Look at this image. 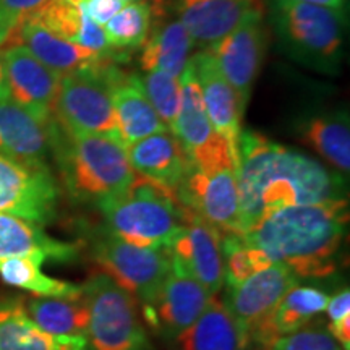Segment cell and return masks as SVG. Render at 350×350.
Listing matches in <instances>:
<instances>
[{
	"label": "cell",
	"mask_w": 350,
	"mask_h": 350,
	"mask_svg": "<svg viewBox=\"0 0 350 350\" xmlns=\"http://www.w3.org/2000/svg\"><path fill=\"white\" fill-rule=\"evenodd\" d=\"M237 187L243 234L284 208L347 198L342 174L250 130L240 135Z\"/></svg>",
	"instance_id": "obj_1"
},
{
	"label": "cell",
	"mask_w": 350,
	"mask_h": 350,
	"mask_svg": "<svg viewBox=\"0 0 350 350\" xmlns=\"http://www.w3.org/2000/svg\"><path fill=\"white\" fill-rule=\"evenodd\" d=\"M347 224L349 203L342 198L284 208L245 232L243 239L299 279H325L338 266Z\"/></svg>",
	"instance_id": "obj_2"
},
{
	"label": "cell",
	"mask_w": 350,
	"mask_h": 350,
	"mask_svg": "<svg viewBox=\"0 0 350 350\" xmlns=\"http://www.w3.org/2000/svg\"><path fill=\"white\" fill-rule=\"evenodd\" d=\"M52 154L68 196L80 204L116 198L137 177L124 143L112 135H73L54 120Z\"/></svg>",
	"instance_id": "obj_3"
},
{
	"label": "cell",
	"mask_w": 350,
	"mask_h": 350,
	"mask_svg": "<svg viewBox=\"0 0 350 350\" xmlns=\"http://www.w3.org/2000/svg\"><path fill=\"white\" fill-rule=\"evenodd\" d=\"M268 18L288 59L313 72L338 75L344 59L347 12L295 0H268Z\"/></svg>",
	"instance_id": "obj_4"
},
{
	"label": "cell",
	"mask_w": 350,
	"mask_h": 350,
	"mask_svg": "<svg viewBox=\"0 0 350 350\" xmlns=\"http://www.w3.org/2000/svg\"><path fill=\"white\" fill-rule=\"evenodd\" d=\"M96 208L104 230L137 247L165 248L183 226V209L177 200L142 177H135L124 193Z\"/></svg>",
	"instance_id": "obj_5"
},
{
	"label": "cell",
	"mask_w": 350,
	"mask_h": 350,
	"mask_svg": "<svg viewBox=\"0 0 350 350\" xmlns=\"http://www.w3.org/2000/svg\"><path fill=\"white\" fill-rule=\"evenodd\" d=\"M88 306V350H154L137 299L104 273L81 286Z\"/></svg>",
	"instance_id": "obj_6"
},
{
	"label": "cell",
	"mask_w": 350,
	"mask_h": 350,
	"mask_svg": "<svg viewBox=\"0 0 350 350\" xmlns=\"http://www.w3.org/2000/svg\"><path fill=\"white\" fill-rule=\"evenodd\" d=\"M117 70L113 62H104L62 75L52 112L57 124L73 135L117 137L112 100Z\"/></svg>",
	"instance_id": "obj_7"
},
{
	"label": "cell",
	"mask_w": 350,
	"mask_h": 350,
	"mask_svg": "<svg viewBox=\"0 0 350 350\" xmlns=\"http://www.w3.org/2000/svg\"><path fill=\"white\" fill-rule=\"evenodd\" d=\"M88 247L103 273L142 301V305L154 297L170 271V258L165 248L126 243L103 227L91 232Z\"/></svg>",
	"instance_id": "obj_8"
},
{
	"label": "cell",
	"mask_w": 350,
	"mask_h": 350,
	"mask_svg": "<svg viewBox=\"0 0 350 350\" xmlns=\"http://www.w3.org/2000/svg\"><path fill=\"white\" fill-rule=\"evenodd\" d=\"M175 200L182 209L206 221L221 235H243L237 167L232 161L208 167L188 164Z\"/></svg>",
	"instance_id": "obj_9"
},
{
	"label": "cell",
	"mask_w": 350,
	"mask_h": 350,
	"mask_svg": "<svg viewBox=\"0 0 350 350\" xmlns=\"http://www.w3.org/2000/svg\"><path fill=\"white\" fill-rule=\"evenodd\" d=\"M60 188L47 164H29L0 154V213L49 224L57 216Z\"/></svg>",
	"instance_id": "obj_10"
},
{
	"label": "cell",
	"mask_w": 350,
	"mask_h": 350,
	"mask_svg": "<svg viewBox=\"0 0 350 350\" xmlns=\"http://www.w3.org/2000/svg\"><path fill=\"white\" fill-rule=\"evenodd\" d=\"M165 250L172 268L191 275L211 295L222 291L226 282L221 234L206 221L183 209V226Z\"/></svg>",
	"instance_id": "obj_11"
},
{
	"label": "cell",
	"mask_w": 350,
	"mask_h": 350,
	"mask_svg": "<svg viewBox=\"0 0 350 350\" xmlns=\"http://www.w3.org/2000/svg\"><path fill=\"white\" fill-rule=\"evenodd\" d=\"M268 47V28L265 25V13L243 20L237 28L208 47L221 68L222 75L237 93L240 103L247 107L253 85L265 62Z\"/></svg>",
	"instance_id": "obj_12"
},
{
	"label": "cell",
	"mask_w": 350,
	"mask_h": 350,
	"mask_svg": "<svg viewBox=\"0 0 350 350\" xmlns=\"http://www.w3.org/2000/svg\"><path fill=\"white\" fill-rule=\"evenodd\" d=\"M211 297L191 275L170 266L154 297L143 304V318L157 336L170 342L193 325Z\"/></svg>",
	"instance_id": "obj_13"
},
{
	"label": "cell",
	"mask_w": 350,
	"mask_h": 350,
	"mask_svg": "<svg viewBox=\"0 0 350 350\" xmlns=\"http://www.w3.org/2000/svg\"><path fill=\"white\" fill-rule=\"evenodd\" d=\"M299 282L300 279L286 265L273 262L239 286L226 287L222 304L250 339L252 332L268 321L282 297Z\"/></svg>",
	"instance_id": "obj_14"
},
{
	"label": "cell",
	"mask_w": 350,
	"mask_h": 350,
	"mask_svg": "<svg viewBox=\"0 0 350 350\" xmlns=\"http://www.w3.org/2000/svg\"><path fill=\"white\" fill-rule=\"evenodd\" d=\"M182 106L172 129L191 164H217L232 157L229 144L213 129L191 64L180 75ZM234 159V157H232Z\"/></svg>",
	"instance_id": "obj_15"
},
{
	"label": "cell",
	"mask_w": 350,
	"mask_h": 350,
	"mask_svg": "<svg viewBox=\"0 0 350 350\" xmlns=\"http://www.w3.org/2000/svg\"><path fill=\"white\" fill-rule=\"evenodd\" d=\"M8 98L44 120L54 119L59 93V72L46 67L25 46H10L0 52Z\"/></svg>",
	"instance_id": "obj_16"
},
{
	"label": "cell",
	"mask_w": 350,
	"mask_h": 350,
	"mask_svg": "<svg viewBox=\"0 0 350 350\" xmlns=\"http://www.w3.org/2000/svg\"><path fill=\"white\" fill-rule=\"evenodd\" d=\"M206 113L213 129L229 144L235 167L239 163V142L242 135L245 107L230 83L222 75L221 68L209 51H200L190 59Z\"/></svg>",
	"instance_id": "obj_17"
},
{
	"label": "cell",
	"mask_w": 350,
	"mask_h": 350,
	"mask_svg": "<svg viewBox=\"0 0 350 350\" xmlns=\"http://www.w3.org/2000/svg\"><path fill=\"white\" fill-rule=\"evenodd\" d=\"M175 10L195 46L208 49L248 16L262 15L266 5L261 0H175Z\"/></svg>",
	"instance_id": "obj_18"
},
{
	"label": "cell",
	"mask_w": 350,
	"mask_h": 350,
	"mask_svg": "<svg viewBox=\"0 0 350 350\" xmlns=\"http://www.w3.org/2000/svg\"><path fill=\"white\" fill-rule=\"evenodd\" d=\"M54 119L44 120L15 100H0V154L29 164H46L52 154Z\"/></svg>",
	"instance_id": "obj_19"
},
{
	"label": "cell",
	"mask_w": 350,
	"mask_h": 350,
	"mask_svg": "<svg viewBox=\"0 0 350 350\" xmlns=\"http://www.w3.org/2000/svg\"><path fill=\"white\" fill-rule=\"evenodd\" d=\"M131 169L175 198L190 159L172 131H161L125 146Z\"/></svg>",
	"instance_id": "obj_20"
},
{
	"label": "cell",
	"mask_w": 350,
	"mask_h": 350,
	"mask_svg": "<svg viewBox=\"0 0 350 350\" xmlns=\"http://www.w3.org/2000/svg\"><path fill=\"white\" fill-rule=\"evenodd\" d=\"M112 100L117 137L124 146L161 131H169L151 106L138 75H126L120 68L117 70L112 86Z\"/></svg>",
	"instance_id": "obj_21"
},
{
	"label": "cell",
	"mask_w": 350,
	"mask_h": 350,
	"mask_svg": "<svg viewBox=\"0 0 350 350\" xmlns=\"http://www.w3.org/2000/svg\"><path fill=\"white\" fill-rule=\"evenodd\" d=\"M55 36L113 60L117 57L109 47L100 25L88 16L81 0H47L29 18Z\"/></svg>",
	"instance_id": "obj_22"
},
{
	"label": "cell",
	"mask_w": 350,
	"mask_h": 350,
	"mask_svg": "<svg viewBox=\"0 0 350 350\" xmlns=\"http://www.w3.org/2000/svg\"><path fill=\"white\" fill-rule=\"evenodd\" d=\"M15 256L31 258L41 265L47 260L72 262L78 258V247L52 239L31 221L0 213V258Z\"/></svg>",
	"instance_id": "obj_23"
},
{
	"label": "cell",
	"mask_w": 350,
	"mask_h": 350,
	"mask_svg": "<svg viewBox=\"0 0 350 350\" xmlns=\"http://www.w3.org/2000/svg\"><path fill=\"white\" fill-rule=\"evenodd\" d=\"M174 350H250L253 344L226 305L211 297L198 319L170 340Z\"/></svg>",
	"instance_id": "obj_24"
},
{
	"label": "cell",
	"mask_w": 350,
	"mask_h": 350,
	"mask_svg": "<svg viewBox=\"0 0 350 350\" xmlns=\"http://www.w3.org/2000/svg\"><path fill=\"white\" fill-rule=\"evenodd\" d=\"M0 350H88L85 338L42 331L26 312L21 297H0Z\"/></svg>",
	"instance_id": "obj_25"
},
{
	"label": "cell",
	"mask_w": 350,
	"mask_h": 350,
	"mask_svg": "<svg viewBox=\"0 0 350 350\" xmlns=\"http://www.w3.org/2000/svg\"><path fill=\"white\" fill-rule=\"evenodd\" d=\"M329 295L312 286H295L282 297L273 314L250 334V342L268 347L274 339L294 332L325 312Z\"/></svg>",
	"instance_id": "obj_26"
},
{
	"label": "cell",
	"mask_w": 350,
	"mask_h": 350,
	"mask_svg": "<svg viewBox=\"0 0 350 350\" xmlns=\"http://www.w3.org/2000/svg\"><path fill=\"white\" fill-rule=\"evenodd\" d=\"M15 31H18V39L21 41L20 46H25L39 62L59 72L60 75L96 67L104 62H113L111 59L85 49V47L55 36L33 20H25L23 23L16 26Z\"/></svg>",
	"instance_id": "obj_27"
},
{
	"label": "cell",
	"mask_w": 350,
	"mask_h": 350,
	"mask_svg": "<svg viewBox=\"0 0 350 350\" xmlns=\"http://www.w3.org/2000/svg\"><path fill=\"white\" fill-rule=\"evenodd\" d=\"M297 133L306 146L334 165L339 174H349L350 125L347 111L331 109L305 116L297 125Z\"/></svg>",
	"instance_id": "obj_28"
},
{
	"label": "cell",
	"mask_w": 350,
	"mask_h": 350,
	"mask_svg": "<svg viewBox=\"0 0 350 350\" xmlns=\"http://www.w3.org/2000/svg\"><path fill=\"white\" fill-rule=\"evenodd\" d=\"M193 39L180 20H172L161 25L143 44L139 55V67L143 72H164L180 77L191 59Z\"/></svg>",
	"instance_id": "obj_29"
},
{
	"label": "cell",
	"mask_w": 350,
	"mask_h": 350,
	"mask_svg": "<svg viewBox=\"0 0 350 350\" xmlns=\"http://www.w3.org/2000/svg\"><path fill=\"white\" fill-rule=\"evenodd\" d=\"M26 312L47 334L62 338H85L88 332V306L80 297H34L25 304Z\"/></svg>",
	"instance_id": "obj_30"
},
{
	"label": "cell",
	"mask_w": 350,
	"mask_h": 350,
	"mask_svg": "<svg viewBox=\"0 0 350 350\" xmlns=\"http://www.w3.org/2000/svg\"><path fill=\"white\" fill-rule=\"evenodd\" d=\"M41 262L31 258H0V279L7 286L23 288L36 297H80L81 286L51 278L41 271Z\"/></svg>",
	"instance_id": "obj_31"
},
{
	"label": "cell",
	"mask_w": 350,
	"mask_h": 350,
	"mask_svg": "<svg viewBox=\"0 0 350 350\" xmlns=\"http://www.w3.org/2000/svg\"><path fill=\"white\" fill-rule=\"evenodd\" d=\"M152 5L148 0L129 2L103 26L109 47L116 52H130L143 47L150 36Z\"/></svg>",
	"instance_id": "obj_32"
},
{
	"label": "cell",
	"mask_w": 350,
	"mask_h": 350,
	"mask_svg": "<svg viewBox=\"0 0 350 350\" xmlns=\"http://www.w3.org/2000/svg\"><path fill=\"white\" fill-rule=\"evenodd\" d=\"M222 261H224V286L235 287L258 271L268 268L273 262L265 253L245 242L243 235H221Z\"/></svg>",
	"instance_id": "obj_33"
},
{
	"label": "cell",
	"mask_w": 350,
	"mask_h": 350,
	"mask_svg": "<svg viewBox=\"0 0 350 350\" xmlns=\"http://www.w3.org/2000/svg\"><path fill=\"white\" fill-rule=\"evenodd\" d=\"M139 80L159 119L164 122L169 131H172L182 106L180 77L154 70V72H144Z\"/></svg>",
	"instance_id": "obj_34"
},
{
	"label": "cell",
	"mask_w": 350,
	"mask_h": 350,
	"mask_svg": "<svg viewBox=\"0 0 350 350\" xmlns=\"http://www.w3.org/2000/svg\"><path fill=\"white\" fill-rule=\"evenodd\" d=\"M265 350H342L327 326L310 321L300 329L274 339Z\"/></svg>",
	"instance_id": "obj_35"
},
{
	"label": "cell",
	"mask_w": 350,
	"mask_h": 350,
	"mask_svg": "<svg viewBox=\"0 0 350 350\" xmlns=\"http://www.w3.org/2000/svg\"><path fill=\"white\" fill-rule=\"evenodd\" d=\"M83 8L91 20L104 26L116 15L120 8H124L126 0H81Z\"/></svg>",
	"instance_id": "obj_36"
},
{
	"label": "cell",
	"mask_w": 350,
	"mask_h": 350,
	"mask_svg": "<svg viewBox=\"0 0 350 350\" xmlns=\"http://www.w3.org/2000/svg\"><path fill=\"white\" fill-rule=\"evenodd\" d=\"M47 0H0V10L12 16L16 23H23L26 18L38 12Z\"/></svg>",
	"instance_id": "obj_37"
},
{
	"label": "cell",
	"mask_w": 350,
	"mask_h": 350,
	"mask_svg": "<svg viewBox=\"0 0 350 350\" xmlns=\"http://www.w3.org/2000/svg\"><path fill=\"white\" fill-rule=\"evenodd\" d=\"M325 312L329 323L340 321V319L350 317V288L345 287L336 295L329 297Z\"/></svg>",
	"instance_id": "obj_38"
},
{
	"label": "cell",
	"mask_w": 350,
	"mask_h": 350,
	"mask_svg": "<svg viewBox=\"0 0 350 350\" xmlns=\"http://www.w3.org/2000/svg\"><path fill=\"white\" fill-rule=\"evenodd\" d=\"M327 329H329L332 338L338 340L342 350H350V317L340 319V321L329 323Z\"/></svg>",
	"instance_id": "obj_39"
},
{
	"label": "cell",
	"mask_w": 350,
	"mask_h": 350,
	"mask_svg": "<svg viewBox=\"0 0 350 350\" xmlns=\"http://www.w3.org/2000/svg\"><path fill=\"white\" fill-rule=\"evenodd\" d=\"M16 26H18V23H16L12 16H8L7 13L0 10V46L12 36V33L15 31Z\"/></svg>",
	"instance_id": "obj_40"
},
{
	"label": "cell",
	"mask_w": 350,
	"mask_h": 350,
	"mask_svg": "<svg viewBox=\"0 0 350 350\" xmlns=\"http://www.w3.org/2000/svg\"><path fill=\"white\" fill-rule=\"evenodd\" d=\"M295 2L313 3V5H321V7H327V8H334V10L347 12L349 0H295Z\"/></svg>",
	"instance_id": "obj_41"
},
{
	"label": "cell",
	"mask_w": 350,
	"mask_h": 350,
	"mask_svg": "<svg viewBox=\"0 0 350 350\" xmlns=\"http://www.w3.org/2000/svg\"><path fill=\"white\" fill-rule=\"evenodd\" d=\"M8 98V91H7V85H5V75H3V67H2V60H0V100Z\"/></svg>",
	"instance_id": "obj_42"
},
{
	"label": "cell",
	"mask_w": 350,
	"mask_h": 350,
	"mask_svg": "<svg viewBox=\"0 0 350 350\" xmlns=\"http://www.w3.org/2000/svg\"><path fill=\"white\" fill-rule=\"evenodd\" d=\"M250 350H265V347H260V345H253Z\"/></svg>",
	"instance_id": "obj_43"
},
{
	"label": "cell",
	"mask_w": 350,
	"mask_h": 350,
	"mask_svg": "<svg viewBox=\"0 0 350 350\" xmlns=\"http://www.w3.org/2000/svg\"><path fill=\"white\" fill-rule=\"evenodd\" d=\"M126 2H139V0H126Z\"/></svg>",
	"instance_id": "obj_44"
}]
</instances>
